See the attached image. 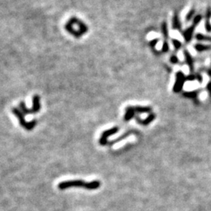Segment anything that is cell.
Wrapping results in <instances>:
<instances>
[{
	"instance_id": "9a60e30c",
	"label": "cell",
	"mask_w": 211,
	"mask_h": 211,
	"mask_svg": "<svg viewBox=\"0 0 211 211\" xmlns=\"http://www.w3.org/2000/svg\"><path fill=\"white\" fill-rule=\"evenodd\" d=\"M196 38H198L199 40H203V41H211V38L209 37H205L202 34H198L196 36Z\"/></svg>"
},
{
	"instance_id": "4fadbf2b",
	"label": "cell",
	"mask_w": 211,
	"mask_h": 211,
	"mask_svg": "<svg viewBox=\"0 0 211 211\" xmlns=\"http://www.w3.org/2000/svg\"><path fill=\"white\" fill-rule=\"evenodd\" d=\"M185 58H186V60H187L188 64L190 67H192V57H191V56L189 55V53H188V52H187V51H185Z\"/></svg>"
},
{
	"instance_id": "2e32d148",
	"label": "cell",
	"mask_w": 211,
	"mask_h": 211,
	"mask_svg": "<svg viewBox=\"0 0 211 211\" xmlns=\"http://www.w3.org/2000/svg\"><path fill=\"white\" fill-rule=\"evenodd\" d=\"M168 49H169V46H168V44L166 42L164 43V45H163V48H162V51L164 52H167Z\"/></svg>"
},
{
	"instance_id": "8992f818",
	"label": "cell",
	"mask_w": 211,
	"mask_h": 211,
	"mask_svg": "<svg viewBox=\"0 0 211 211\" xmlns=\"http://www.w3.org/2000/svg\"><path fill=\"white\" fill-rule=\"evenodd\" d=\"M183 80H184V76L182 73L178 72L177 74V81L174 86V92H179L183 86Z\"/></svg>"
},
{
	"instance_id": "ffe728a7",
	"label": "cell",
	"mask_w": 211,
	"mask_h": 211,
	"mask_svg": "<svg viewBox=\"0 0 211 211\" xmlns=\"http://www.w3.org/2000/svg\"><path fill=\"white\" fill-rule=\"evenodd\" d=\"M157 42H158V39H157V38H155V39H153V41L150 42V45H151L152 46H155Z\"/></svg>"
},
{
	"instance_id": "52a82bcc",
	"label": "cell",
	"mask_w": 211,
	"mask_h": 211,
	"mask_svg": "<svg viewBox=\"0 0 211 211\" xmlns=\"http://www.w3.org/2000/svg\"><path fill=\"white\" fill-rule=\"evenodd\" d=\"M135 110L134 109V107H128L125 110V114L124 116V121H129L135 117Z\"/></svg>"
},
{
	"instance_id": "9c48e42d",
	"label": "cell",
	"mask_w": 211,
	"mask_h": 211,
	"mask_svg": "<svg viewBox=\"0 0 211 211\" xmlns=\"http://www.w3.org/2000/svg\"><path fill=\"white\" fill-rule=\"evenodd\" d=\"M132 132H128L127 133H125V134H124L123 135H121V137H119V138H117V139H116L115 140H114V141H111V142H110L108 143V145H114V144H115V143H117V142H121V140H123V139H126L127 137H128L129 135H132Z\"/></svg>"
},
{
	"instance_id": "8fae6325",
	"label": "cell",
	"mask_w": 211,
	"mask_h": 211,
	"mask_svg": "<svg viewBox=\"0 0 211 211\" xmlns=\"http://www.w3.org/2000/svg\"><path fill=\"white\" fill-rule=\"evenodd\" d=\"M173 27L175 29H178L180 27V22L177 15H174L173 18Z\"/></svg>"
},
{
	"instance_id": "ba28073f",
	"label": "cell",
	"mask_w": 211,
	"mask_h": 211,
	"mask_svg": "<svg viewBox=\"0 0 211 211\" xmlns=\"http://www.w3.org/2000/svg\"><path fill=\"white\" fill-rule=\"evenodd\" d=\"M134 109L135 110V112L139 113V114H143V113H149L152 111V108L149 107H141V106H137V107H134Z\"/></svg>"
},
{
	"instance_id": "3957f363",
	"label": "cell",
	"mask_w": 211,
	"mask_h": 211,
	"mask_svg": "<svg viewBox=\"0 0 211 211\" xmlns=\"http://www.w3.org/2000/svg\"><path fill=\"white\" fill-rule=\"evenodd\" d=\"M12 112H13V114L17 117L20 126L23 127L24 129H26V130L27 131H31L34 129V128L35 127V125H36L37 124L36 120H33L31 122H27V121H25V118H24V114L22 113L21 110L16 108V107H13V108H12Z\"/></svg>"
},
{
	"instance_id": "5bb4252c",
	"label": "cell",
	"mask_w": 211,
	"mask_h": 211,
	"mask_svg": "<svg viewBox=\"0 0 211 211\" xmlns=\"http://www.w3.org/2000/svg\"><path fill=\"white\" fill-rule=\"evenodd\" d=\"M172 43H173L174 46V48H175V49H180L181 46V42H179L178 40L173 39V40H172Z\"/></svg>"
},
{
	"instance_id": "e0dca14e",
	"label": "cell",
	"mask_w": 211,
	"mask_h": 211,
	"mask_svg": "<svg viewBox=\"0 0 211 211\" xmlns=\"http://www.w3.org/2000/svg\"><path fill=\"white\" fill-rule=\"evenodd\" d=\"M195 48H196V49H198V50H200V51L202 50V49H209V47L208 46H202V45H196Z\"/></svg>"
},
{
	"instance_id": "6da1fadb",
	"label": "cell",
	"mask_w": 211,
	"mask_h": 211,
	"mask_svg": "<svg viewBox=\"0 0 211 211\" xmlns=\"http://www.w3.org/2000/svg\"><path fill=\"white\" fill-rule=\"evenodd\" d=\"M101 186V182L99 181H92L91 182H85L82 180H70L65 181L59 183L58 188L60 190H65L69 188L81 187L85 188L87 190H96Z\"/></svg>"
},
{
	"instance_id": "7c38bea8",
	"label": "cell",
	"mask_w": 211,
	"mask_h": 211,
	"mask_svg": "<svg viewBox=\"0 0 211 211\" xmlns=\"http://www.w3.org/2000/svg\"><path fill=\"white\" fill-rule=\"evenodd\" d=\"M162 32L165 38H167L168 37V30H167V25L166 22H164L162 23Z\"/></svg>"
},
{
	"instance_id": "5b68a950",
	"label": "cell",
	"mask_w": 211,
	"mask_h": 211,
	"mask_svg": "<svg viewBox=\"0 0 211 211\" xmlns=\"http://www.w3.org/2000/svg\"><path fill=\"white\" fill-rule=\"evenodd\" d=\"M155 118H156V114H153V113H151V114H149L148 117H146V119L144 120L141 119L139 117H135L136 121H137L139 124H140V125H144V126H147V125H149L150 123H152L154 121Z\"/></svg>"
},
{
	"instance_id": "30bf717a",
	"label": "cell",
	"mask_w": 211,
	"mask_h": 211,
	"mask_svg": "<svg viewBox=\"0 0 211 211\" xmlns=\"http://www.w3.org/2000/svg\"><path fill=\"white\" fill-rule=\"evenodd\" d=\"M192 30H193V27H191V28L188 29V30H186V31H185L184 36L187 42H189L190 39H191L192 34Z\"/></svg>"
},
{
	"instance_id": "7a4b0ae2",
	"label": "cell",
	"mask_w": 211,
	"mask_h": 211,
	"mask_svg": "<svg viewBox=\"0 0 211 211\" xmlns=\"http://www.w3.org/2000/svg\"><path fill=\"white\" fill-rule=\"evenodd\" d=\"M32 107L31 109L27 108L26 107V104L23 103V101L20 102V104H19V107H20V110L22 111L24 115H27L29 114H35V113H38L40 111V109H41V103H40V97L38 95H34L32 98Z\"/></svg>"
},
{
	"instance_id": "ac0fdd59",
	"label": "cell",
	"mask_w": 211,
	"mask_h": 211,
	"mask_svg": "<svg viewBox=\"0 0 211 211\" xmlns=\"http://www.w3.org/2000/svg\"><path fill=\"white\" fill-rule=\"evenodd\" d=\"M194 13H195V10H194V9L190 11L189 13H188V14L187 15V16H186V19H187V20H190V19L192 18V16H193V14H194Z\"/></svg>"
},
{
	"instance_id": "277c9868",
	"label": "cell",
	"mask_w": 211,
	"mask_h": 211,
	"mask_svg": "<svg viewBox=\"0 0 211 211\" xmlns=\"http://www.w3.org/2000/svg\"><path fill=\"white\" fill-rule=\"evenodd\" d=\"M119 131V128L118 127H114V128H110V129H108V130H106L102 133V135L100 137L99 140V143L101 146H104L108 145L109 142H108V138L110 136L113 135H115L116 133H117Z\"/></svg>"
},
{
	"instance_id": "d6986e66",
	"label": "cell",
	"mask_w": 211,
	"mask_h": 211,
	"mask_svg": "<svg viewBox=\"0 0 211 211\" xmlns=\"http://www.w3.org/2000/svg\"><path fill=\"white\" fill-rule=\"evenodd\" d=\"M171 62L173 63H177L178 62V57L176 56H172L171 59Z\"/></svg>"
}]
</instances>
